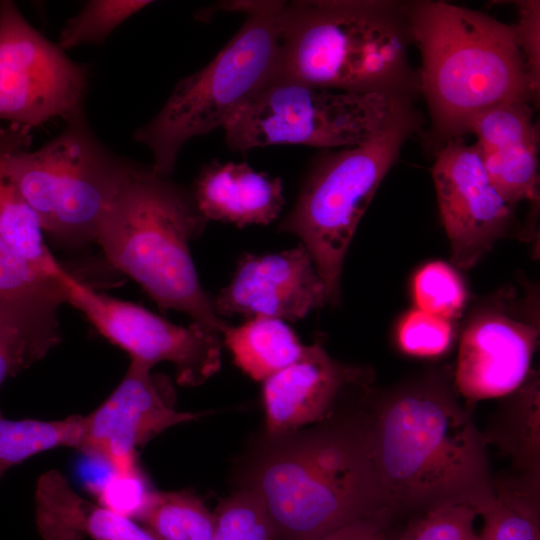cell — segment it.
Instances as JSON below:
<instances>
[{
    "mask_svg": "<svg viewBox=\"0 0 540 540\" xmlns=\"http://www.w3.org/2000/svg\"><path fill=\"white\" fill-rule=\"evenodd\" d=\"M136 519L160 540H212L214 514L186 491H149Z\"/></svg>",
    "mask_w": 540,
    "mask_h": 540,
    "instance_id": "obj_24",
    "label": "cell"
},
{
    "mask_svg": "<svg viewBox=\"0 0 540 540\" xmlns=\"http://www.w3.org/2000/svg\"><path fill=\"white\" fill-rule=\"evenodd\" d=\"M413 297L418 309L451 320L458 317L466 301L459 273L442 261L429 262L414 276Z\"/></svg>",
    "mask_w": 540,
    "mask_h": 540,
    "instance_id": "obj_29",
    "label": "cell"
},
{
    "mask_svg": "<svg viewBox=\"0 0 540 540\" xmlns=\"http://www.w3.org/2000/svg\"><path fill=\"white\" fill-rule=\"evenodd\" d=\"M407 2L299 0L284 3L276 78L352 93L411 97Z\"/></svg>",
    "mask_w": 540,
    "mask_h": 540,
    "instance_id": "obj_3",
    "label": "cell"
},
{
    "mask_svg": "<svg viewBox=\"0 0 540 540\" xmlns=\"http://www.w3.org/2000/svg\"><path fill=\"white\" fill-rule=\"evenodd\" d=\"M138 164L103 145L82 117L40 148L14 153L10 170L43 234L60 247L80 249L96 244L103 219Z\"/></svg>",
    "mask_w": 540,
    "mask_h": 540,
    "instance_id": "obj_7",
    "label": "cell"
},
{
    "mask_svg": "<svg viewBox=\"0 0 540 540\" xmlns=\"http://www.w3.org/2000/svg\"><path fill=\"white\" fill-rule=\"evenodd\" d=\"M441 220L451 259L461 269L473 267L513 221V206L491 182L475 146L461 137L445 142L432 167Z\"/></svg>",
    "mask_w": 540,
    "mask_h": 540,
    "instance_id": "obj_12",
    "label": "cell"
},
{
    "mask_svg": "<svg viewBox=\"0 0 540 540\" xmlns=\"http://www.w3.org/2000/svg\"><path fill=\"white\" fill-rule=\"evenodd\" d=\"M473 507L452 503L430 509L400 532L398 540H478Z\"/></svg>",
    "mask_w": 540,
    "mask_h": 540,
    "instance_id": "obj_30",
    "label": "cell"
},
{
    "mask_svg": "<svg viewBox=\"0 0 540 540\" xmlns=\"http://www.w3.org/2000/svg\"><path fill=\"white\" fill-rule=\"evenodd\" d=\"M222 338L235 364L262 382L297 361L306 346L285 321L274 318H252L230 325Z\"/></svg>",
    "mask_w": 540,
    "mask_h": 540,
    "instance_id": "obj_22",
    "label": "cell"
},
{
    "mask_svg": "<svg viewBox=\"0 0 540 540\" xmlns=\"http://www.w3.org/2000/svg\"><path fill=\"white\" fill-rule=\"evenodd\" d=\"M528 487L496 483L493 499L479 514L484 525L478 540H540L538 498Z\"/></svg>",
    "mask_w": 540,
    "mask_h": 540,
    "instance_id": "obj_25",
    "label": "cell"
},
{
    "mask_svg": "<svg viewBox=\"0 0 540 540\" xmlns=\"http://www.w3.org/2000/svg\"><path fill=\"white\" fill-rule=\"evenodd\" d=\"M213 514L212 540H276L263 501L248 487L224 499Z\"/></svg>",
    "mask_w": 540,
    "mask_h": 540,
    "instance_id": "obj_27",
    "label": "cell"
},
{
    "mask_svg": "<svg viewBox=\"0 0 540 540\" xmlns=\"http://www.w3.org/2000/svg\"><path fill=\"white\" fill-rule=\"evenodd\" d=\"M35 522L44 540H160L131 517L82 497L56 470L37 481Z\"/></svg>",
    "mask_w": 540,
    "mask_h": 540,
    "instance_id": "obj_19",
    "label": "cell"
},
{
    "mask_svg": "<svg viewBox=\"0 0 540 540\" xmlns=\"http://www.w3.org/2000/svg\"><path fill=\"white\" fill-rule=\"evenodd\" d=\"M483 166L512 206L539 202V131L530 102H509L476 116L468 127Z\"/></svg>",
    "mask_w": 540,
    "mask_h": 540,
    "instance_id": "obj_16",
    "label": "cell"
},
{
    "mask_svg": "<svg viewBox=\"0 0 540 540\" xmlns=\"http://www.w3.org/2000/svg\"><path fill=\"white\" fill-rule=\"evenodd\" d=\"M397 337L407 354L434 357L448 349L453 329L450 320L414 308L401 319Z\"/></svg>",
    "mask_w": 540,
    "mask_h": 540,
    "instance_id": "obj_31",
    "label": "cell"
},
{
    "mask_svg": "<svg viewBox=\"0 0 540 540\" xmlns=\"http://www.w3.org/2000/svg\"><path fill=\"white\" fill-rule=\"evenodd\" d=\"M373 459L387 506L395 513L452 503L478 512L495 494L485 439L443 386L398 391L369 423Z\"/></svg>",
    "mask_w": 540,
    "mask_h": 540,
    "instance_id": "obj_1",
    "label": "cell"
},
{
    "mask_svg": "<svg viewBox=\"0 0 540 540\" xmlns=\"http://www.w3.org/2000/svg\"><path fill=\"white\" fill-rule=\"evenodd\" d=\"M59 276L66 303L125 351L131 362L150 369L170 362L178 384L184 386L200 385L220 369L222 335L194 322L186 327L171 323L140 305L97 291L64 267Z\"/></svg>",
    "mask_w": 540,
    "mask_h": 540,
    "instance_id": "obj_11",
    "label": "cell"
},
{
    "mask_svg": "<svg viewBox=\"0 0 540 540\" xmlns=\"http://www.w3.org/2000/svg\"><path fill=\"white\" fill-rule=\"evenodd\" d=\"M64 303L62 296L0 302V387L60 343L58 311Z\"/></svg>",
    "mask_w": 540,
    "mask_h": 540,
    "instance_id": "obj_20",
    "label": "cell"
},
{
    "mask_svg": "<svg viewBox=\"0 0 540 540\" xmlns=\"http://www.w3.org/2000/svg\"><path fill=\"white\" fill-rule=\"evenodd\" d=\"M420 127L415 110L371 140L329 152L310 168L278 226L298 237L336 304L344 259L357 226L406 140Z\"/></svg>",
    "mask_w": 540,
    "mask_h": 540,
    "instance_id": "obj_8",
    "label": "cell"
},
{
    "mask_svg": "<svg viewBox=\"0 0 540 540\" xmlns=\"http://www.w3.org/2000/svg\"><path fill=\"white\" fill-rule=\"evenodd\" d=\"M414 110L410 99L352 93L275 78L227 122L231 150L271 145L348 148L381 134Z\"/></svg>",
    "mask_w": 540,
    "mask_h": 540,
    "instance_id": "obj_9",
    "label": "cell"
},
{
    "mask_svg": "<svg viewBox=\"0 0 540 540\" xmlns=\"http://www.w3.org/2000/svg\"><path fill=\"white\" fill-rule=\"evenodd\" d=\"M61 268L57 274H50L0 237V302L18 303L65 296L59 276Z\"/></svg>",
    "mask_w": 540,
    "mask_h": 540,
    "instance_id": "obj_28",
    "label": "cell"
},
{
    "mask_svg": "<svg viewBox=\"0 0 540 540\" xmlns=\"http://www.w3.org/2000/svg\"><path fill=\"white\" fill-rule=\"evenodd\" d=\"M394 513L382 512L373 516L354 519L313 540H398L400 533L392 527Z\"/></svg>",
    "mask_w": 540,
    "mask_h": 540,
    "instance_id": "obj_33",
    "label": "cell"
},
{
    "mask_svg": "<svg viewBox=\"0 0 540 540\" xmlns=\"http://www.w3.org/2000/svg\"><path fill=\"white\" fill-rule=\"evenodd\" d=\"M327 303L325 284L308 250L244 254L228 285L213 298L216 314L295 322Z\"/></svg>",
    "mask_w": 540,
    "mask_h": 540,
    "instance_id": "obj_14",
    "label": "cell"
},
{
    "mask_svg": "<svg viewBox=\"0 0 540 540\" xmlns=\"http://www.w3.org/2000/svg\"><path fill=\"white\" fill-rule=\"evenodd\" d=\"M147 0H91L70 18L57 43L64 51L83 44H101L124 21L151 4Z\"/></svg>",
    "mask_w": 540,
    "mask_h": 540,
    "instance_id": "obj_26",
    "label": "cell"
},
{
    "mask_svg": "<svg viewBox=\"0 0 540 540\" xmlns=\"http://www.w3.org/2000/svg\"><path fill=\"white\" fill-rule=\"evenodd\" d=\"M85 65L36 30L12 1H0V119L30 129L84 114Z\"/></svg>",
    "mask_w": 540,
    "mask_h": 540,
    "instance_id": "obj_10",
    "label": "cell"
},
{
    "mask_svg": "<svg viewBox=\"0 0 540 540\" xmlns=\"http://www.w3.org/2000/svg\"><path fill=\"white\" fill-rule=\"evenodd\" d=\"M31 130L12 123L0 126V237L34 264L57 274L62 265L46 246L38 218L10 170L12 155L30 148Z\"/></svg>",
    "mask_w": 540,
    "mask_h": 540,
    "instance_id": "obj_21",
    "label": "cell"
},
{
    "mask_svg": "<svg viewBox=\"0 0 540 540\" xmlns=\"http://www.w3.org/2000/svg\"><path fill=\"white\" fill-rule=\"evenodd\" d=\"M84 416L74 414L61 420H10L0 412V481L12 467L47 450L79 449Z\"/></svg>",
    "mask_w": 540,
    "mask_h": 540,
    "instance_id": "obj_23",
    "label": "cell"
},
{
    "mask_svg": "<svg viewBox=\"0 0 540 540\" xmlns=\"http://www.w3.org/2000/svg\"><path fill=\"white\" fill-rule=\"evenodd\" d=\"M207 223L190 189L138 164L103 219L96 244L108 264L161 310L185 313L222 335L230 324L216 314L190 251Z\"/></svg>",
    "mask_w": 540,
    "mask_h": 540,
    "instance_id": "obj_5",
    "label": "cell"
},
{
    "mask_svg": "<svg viewBox=\"0 0 540 540\" xmlns=\"http://www.w3.org/2000/svg\"><path fill=\"white\" fill-rule=\"evenodd\" d=\"M207 221L245 227L267 225L283 210L282 181L247 163L213 160L204 165L190 188Z\"/></svg>",
    "mask_w": 540,
    "mask_h": 540,
    "instance_id": "obj_18",
    "label": "cell"
},
{
    "mask_svg": "<svg viewBox=\"0 0 540 540\" xmlns=\"http://www.w3.org/2000/svg\"><path fill=\"white\" fill-rule=\"evenodd\" d=\"M412 43L434 134L448 141L468 132L471 121L495 106L531 102L534 83L513 25L444 1L407 2Z\"/></svg>",
    "mask_w": 540,
    "mask_h": 540,
    "instance_id": "obj_4",
    "label": "cell"
},
{
    "mask_svg": "<svg viewBox=\"0 0 540 540\" xmlns=\"http://www.w3.org/2000/svg\"><path fill=\"white\" fill-rule=\"evenodd\" d=\"M167 389L150 368L130 362L113 392L84 416L78 450L101 459L124 480H139L137 449L166 429L197 418L177 411Z\"/></svg>",
    "mask_w": 540,
    "mask_h": 540,
    "instance_id": "obj_13",
    "label": "cell"
},
{
    "mask_svg": "<svg viewBox=\"0 0 540 540\" xmlns=\"http://www.w3.org/2000/svg\"><path fill=\"white\" fill-rule=\"evenodd\" d=\"M361 376L360 369L330 357L321 343L306 345L297 361L263 382L268 435L287 434L322 420L340 391Z\"/></svg>",
    "mask_w": 540,
    "mask_h": 540,
    "instance_id": "obj_17",
    "label": "cell"
},
{
    "mask_svg": "<svg viewBox=\"0 0 540 540\" xmlns=\"http://www.w3.org/2000/svg\"><path fill=\"white\" fill-rule=\"evenodd\" d=\"M284 3L252 0L220 5L244 14L240 29L206 66L182 78L156 116L133 134L134 141L151 152L155 174L168 177L189 140L223 129L276 78Z\"/></svg>",
    "mask_w": 540,
    "mask_h": 540,
    "instance_id": "obj_6",
    "label": "cell"
},
{
    "mask_svg": "<svg viewBox=\"0 0 540 540\" xmlns=\"http://www.w3.org/2000/svg\"><path fill=\"white\" fill-rule=\"evenodd\" d=\"M268 439L245 487L263 501L276 540H313L354 519L393 512L375 467L369 423L336 420Z\"/></svg>",
    "mask_w": 540,
    "mask_h": 540,
    "instance_id": "obj_2",
    "label": "cell"
},
{
    "mask_svg": "<svg viewBox=\"0 0 540 540\" xmlns=\"http://www.w3.org/2000/svg\"><path fill=\"white\" fill-rule=\"evenodd\" d=\"M535 327L505 314L488 311L463 331L455 382L470 400L500 397L526 379L536 346Z\"/></svg>",
    "mask_w": 540,
    "mask_h": 540,
    "instance_id": "obj_15",
    "label": "cell"
},
{
    "mask_svg": "<svg viewBox=\"0 0 540 540\" xmlns=\"http://www.w3.org/2000/svg\"><path fill=\"white\" fill-rule=\"evenodd\" d=\"M519 20L513 25L516 38L523 53L527 68L539 87L540 57H539V1H518Z\"/></svg>",
    "mask_w": 540,
    "mask_h": 540,
    "instance_id": "obj_32",
    "label": "cell"
}]
</instances>
